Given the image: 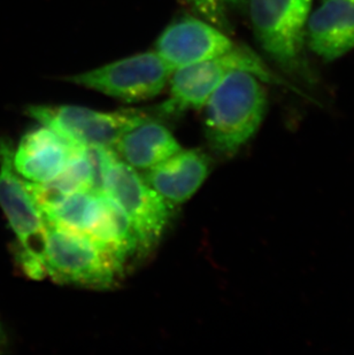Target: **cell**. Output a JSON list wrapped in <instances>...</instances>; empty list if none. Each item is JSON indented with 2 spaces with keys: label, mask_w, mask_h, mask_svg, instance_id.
Instances as JSON below:
<instances>
[{
  "label": "cell",
  "mask_w": 354,
  "mask_h": 355,
  "mask_svg": "<svg viewBox=\"0 0 354 355\" xmlns=\"http://www.w3.org/2000/svg\"><path fill=\"white\" fill-rule=\"evenodd\" d=\"M262 83L250 71H231L205 103V138L214 155L233 158L257 134L267 112Z\"/></svg>",
  "instance_id": "obj_1"
},
{
  "label": "cell",
  "mask_w": 354,
  "mask_h": 355,
  "mask_svg": "<svg viewBox=\"0 0 354 355\" xmlns=\"http://www.w3.org/2000/svg\"><path fill=\"white\" fill-rule=\"evenodd\" d=\"M101 181L103 191L127 215L137 237L138 252L147 254L164 236L173 216V205L151 188L137 169L119 158L113 148H103Z\"/></svg>",
  "instance_id": "obj_2"
},
{
  "label": "cell",
  "mask_w": 354,
  "mask_h": 355,
  "mask_svg": "<svg viewBox=\"0 0 354 355\" xmlns=\"http://www.w3.org/2000/svg\"><path fill=\"white\" fill-rule=\"evenodd\" d=\"M0 206L14 235L17 236V265L31 279L47 277L44 250L47 223L31 196L28 183L13 164V148L0 139Z\"/></svg>",
  "instance_id": "obj_3"
},
{
  "label": "cell",
  "mask_w": 354,
  "mask_h": 355,
  "mask_svg": "<svg viewBox=\"0 0 354 355\" xmlns=\"http://www.w3.org/2000/svg\"><path fill=\"white\" fill-rule=\"evenodd\" d=\"M313 0H250L254 36L261 49L284 71L308 80L305 53Z\"/></svg>",
  "instance_id": "obj_4"
},
{
  "label": "cell",
  "mask_w": 354,
  "mask_h": 355,
  "mask_svg": "<svg viewBox=\"0 0 354 355\" xmlns=\"http://www.w3.org/2000/svg\"><path fill=\"white\" fill-rule=\"evenodd\" d=\"M27 114L74 146L110 148L133 128L166 116L161 106L157 112H101L73 105H33L27 108Z\"/></svg>",
  "instance_id": "obj_5"
},
{
  "label": "cell",
  "mask_w": 354,
  "mask_h": 355,
  "mask_svg": "<svg viewBox=\"0 0 354 355\" xmlns=\"http://www.w3.org/2000/svg\"><path fill=\"white\" fill-rule=\"evenodd\" d=\"M44 262L47 276L54 282L94 290L115 288L124 266L85 236L49 223Z\"/></svg>",
  "instance_id": "obj_6"
},
{
  "label": "cell",
  "mask_w": 354,
  "mask_h": 355,
  "mask_svg": "<svg viewBox=\"0 0 354 355\" xmlns=\"http://www.w3.org/2000/svg\"><path fill=\"white\" fill-rule=\"evenodd\" d=\"M234 71H250L262 82L287 84L250 47L234 44L230 50L217 57L175 71L168 84L169 99L161 107L168 116L187 110H199L226 76Z\"/></svg>",
  "instance_id": "obj_7"
},
{
  "label": "cell",
  "mask_w": 354,
  "mask_h": 355,
  "mask_svg": "<svg viewBox=\"0 0 354 355\" xmlns=\"http://www.w3.org/2000/svg\"><path fill=\"white\" fill-rule=\"evenodd\" d=\"M173 73L174 69L155 51H147L71 75L66 80L133 104L162 94Z\"/></svg>",
  "instance_id": "obj_8"
},
{
  "label": "cell",
  "mask_w": 354,
  "mask_h": 355,
  "mask_svg": "<svg viewBox=\"0 0 354 355\" xmlns=\"http://www.w3.org/2000/svg\"><path fill=\"white\" fill-rule=\"evenodd\" d=\"M233 46L234 42L220 28L197 17H184L161 33L154 51L175 71L217 57Z\"/></svg>",
  "instance_id": "obj_9"
},
{
  "label": "cell",
  "mask_w": 354,
  "mask_h": 355,
  "mask_svg": "<svg viewBox=\"0 0 354 355\" xmlns=\"http://www.w3.org/2000/svg\"><path fill=\"white\" fill-rule=\"evenodd\" d=\"M212 159L199 148L180 150L146 169L143 178L169 204H183L204 184L211 173Z\"/></svg>",
  "instance_id": "obj_10"
},
{
  "label": "cell",
  "mask_w": 354,
  "mask_h": 355,
  "mask_svg": "<svg viewBox=\"0 0 354 355\" xmlns=\"http://www.w3.org/2000/svg\"><path fill=\"white\" fill-rule=\"evenodd\" d=\"M306 44L313 53L328 62L354 50V3L348 0H323L308 19Z\"/></svg>",
  "instance_id": "obj_11"
},
{
  "label": "cell",
  "mask_w": 354,
  "mask_h": 355,
  "mask_svg": "<svg viewBox=\"0 0 354 355\" xmlns=\"http://www.w3.org/2000/svg\"><path fill=\"white\" fill-rule=\"evenodd\" d=\"M75 148L57 132L40 125L21 138L13 151L14 168L27 181L45 183L60 174Z\"/></svg>",
  "instance_id": "obj_12"
},
{
  "label": "cell",
  "mask_w": 354,
  "mask_h": 355,
  "mask_svg": "<svg viewBox=\"0 0 354 355\" xmlns=\"http://www.w3.org/2000/svg\"><path fill=\"white\" fill-rule=\"evenodd\" d=\"M113 150L131 167L146 171L180 152L182 146L160 121L151 120L127 131Z\"/></svg>",
  "instance_id": "obj_13"
},
{
  "label": "cell",
  "mask_w": 354,
  "mask_h": 355,
  "mask_svg": "<svg viewBox=\"0 0 354 355\" xmlns=\"http://www.w3.org/2000/svg\"><path fill=\"white\" fill-rule=\"evenodd\" d=\"M101 192H74L42 208L40 211L49 225L87 236L97 218Z\"/></svg>",
  "instance_id": "obj_14"
},
{
  "label": "cell",
  "mask_w": 354,
  "mask_h": 355,
  "mask_svg": "<svg viewBox=\"0 0 354 355\" xmlns=\"http://www.w3.org/2000/svg\"><path fill=\"white\" fill-rule=\"evenodd\" d=\"M194 7L208 19L212 24L222 28L226 26V17L217 0H191Z\"/></svg>",
  "instance_id": "obj_15"
},
{
  "label": "cell",
  "mask_w": 354,
  "mask_h": 355,
  "mask_svg": "<svg viewBox=\"0 0 354 355\" xmlns=\"http://www.w3.org/2000/svg\"><path fill=\"white\" fill-rule=\"evenodd\" d=\"M222 1L234 5V6H239V5H243L245 3V0H222Z\"/></svg>",
  "instance_id": "obj_16"
},
{
  "label": "cell",
  "mask_w": 354,
  "mask_h": 355,
  "mask_svg": "<svg viewBox=\"0 0 354 355\" xmlns=\"http://www.w3.org/2000/svg\"><path fill=\"white\" fill-rule=\"evenodd\" d=\"M348 1H350V3H354V0H348Z\"/></svg>",
  "instance_id": "obj_17"
}]
</instances>
